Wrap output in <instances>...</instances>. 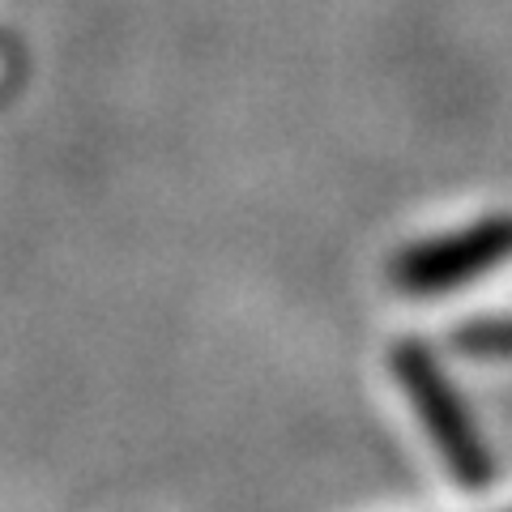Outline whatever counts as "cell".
Masks as SVG:
<instances>
[{"label": "cell", "instance_id": "obj_3", "mask_svg": "<svg viewBox=\"0 0 512 512\" xmlns=\"http://www.w3.org/2000/svg\"><path fill=\"white\" fill-rule=\"evenodd\" d=\"M461 350H470V355H512V320H487V325L461 329Z\"/></svg>", "mask_w": 512, "mask_h": 512}, {"label": "cell", "instance_id": "obj_1", "mask_svg": "<svg viewBox=\"0 0 512 512\" xmlns=\"http://www.w3.org/2000/svg\"><path fill=\"white\" fill-rule=\"evenodd\" d=\"M393 376L402 384V393L419 410L423 431L436 444V453L461 487H487L491 483V453L483 436H478L474 419L466 414V402L457 389L444 380L436 359L427 355L419 342H406L393 350Z\"/></svg>", "mask_w": 512, "mask_h": 512}, {"label": "cell", "instance_id": "obj_2", "mask_svg": "<svg viewBox=\"0 0 512 512\" xmlns=\"http://www.w3.org/2000/svg\"><path fill=\"white\" fill-rule=\"evenodd\" d=\"M504 261H512V218H487L457 235L410 248L402 261H397L393 278L402 291L440 295V291H457V286L483 278L487 269L504 265Z\"/></svg>", "mask_w": 512, "mask_h": 512}]
</instances>
